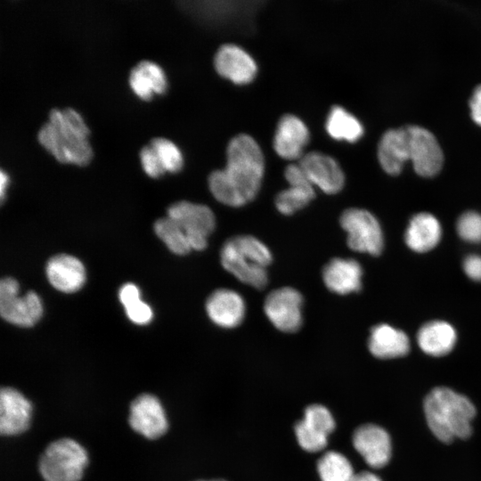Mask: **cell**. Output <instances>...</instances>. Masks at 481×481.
Wrapping results in <instances>:
<instances>
[{
  "mask_svg": "<svg viewBox=\"0 0 481 481\" xmlns=\"http://www.w3.org/2000/svg\"><path fill=\"white\" fill-rule=\"evenodd\" d=\"M196 481H227V480L223 479V478H215V479H200Z\"/></svg>",
  "mask_w": 481,
  "mask_h": 481,
  "instance_id": "obj_38",
  "label": "cell"
},
{
  "mask_svg": "<svg viewBox=\"0 0 481 481\" xmlns=\"http://www.w3.org/2000/svg\"><path fill=\"white\" fill-rule=\"evenodd\" d=\"M353 445L365 462L373 469L386 466L391 458V440L387 432L375 424L358 427L352 437Z\"/></svg>",
  "mask_w": 481,
  "mask_h": 481,
  "instance_id": "obj_13",
  "label": "cell"
},
{
  "mask_svg": "<svg viewBox=\"0 0 481 481\" xmlns=\"http://www.w3.org/2000/svg\"><path fill=\"white\" fill-rule=\"evenodd\" d=\"M352 481H381L380 478L372 472L361 471L356 473Z\"/></svg>",
  "mask_w": 481,
  "mask_h": 481,
  "instance_id": "obj_36",
  "label": "cell"
},
{
  "mask_svg": "<svg viewBox=\"0 0 481 481\" xmlns=\"http://www.w3.org/2000/svg\"><path fill=\"white\" fill-rule=\"evenodd\" d=\"M128 82L135 94L144 101H150L154 94H163L167 89L164 70L148 60L139 61L131 69Z\"/></svg>",
  "mask_w": 481,
  "mask_h": 481,
  "instance_id": "obj_24",
  "label": "cell"
},
{
  "mask_svg": "<svg viewBox=\"0 0 481 481\" xmlns=\"http://www.w3.org/2000/svg\"><path fill=\"white\" fill-rule=\"evenodd\" d=\"M8 182H9L8 175L3 169H1L0 170V196H1L2 201L4 199V193L8 185Z\"/></svg>",
  "mask_w": 481,
  "mask_h": 481,
  "instance_id": "obj_37",
  "label": "cell"
},
{
  "mask_svg": "<svg viewBox=\"0 0 481 481\" xmlns=\"http://www.w3.org/2000/svg\"><path fill=\"white\" fill-rule=\"evenodd\" d=\"M142 167L151 177L158 178L165 174L166 170L155 150L147 144L139 152Z\"/></svg>",
  "mask_w": 481,
  "mask_h": 481,
  "instance_id": "obj_33",
  "label": "cell"
},
{
  "mask_svg": "<svg viewBox=\"0 0 481 481\" xmlns=\"http://www.w3.org/2000/svg\"><path fill=\"white\" fill-rule=\"evenodd\" d=\"M32 405L21 392L12 387L0 390V433L13 436L26 432L29 427Z\"/></svg>",
  "mask_w": 481,
  "mask_h": 481,
  "instance_id": "obj_12",
  "label": "cell"
},
{
  "mask_svg": "<svg viewBox=\"0 0 481 481\" xmlns=\"http://www.w3.org/2000/svg\"><path fill=\"white\" fill-rule=\"evenodd\" d=\"M335 427V420L329 409L314 404L305 409L303 418L294 426V431L303 450L317 452L327 446L329 436Z\"/></svg>",
  "mask_w": 481,
  "mask_h": 481,
  "instance_id": "obj_9",
  "label": "cell"
},
{
  "mask_svg": "<svg viewBox=\"0 0 481 481\" xmlns=\"http://www.w3.org/2000/svg\"><path fill=\"white\" fill-rule=\"evenodd\" d=\"M46 275L55 289L67 293L78 290L86 281L83 264L75 257L66 254L54 256L48 261Z\"/></svg>",
  "mask_w": 481,
  "mask_h": 481,
  "instance_id": "obj_21",
  "label": "cell"
},
{
  "mask_svg": "<svg viewBox=\"0 0 481 481\" xmlns=\"http://www.w3.org/2000/svg\"><path fill=\"white\" fill-rule=\"evenodd\" d=\"M217 73L235 84L249 83L256 76L254 59L241 47L225 44L219 47L214 59Z\"/></svg>",
  "mask_w": 481,
  "mask_h": 481,
  "instance_id": "obj_16",
  "label": "cell"
},
{
  "mask_svg": "<svg viewBox=\"0 0 481 481\" xmlns=\"http://www.w3.org/2000/svg\"><path fill=\"white\" fill-rule=\"evenodd\" d=\"M368 347L371 354L377 358L392 359L408 354L410 340L404 331L381 323L371 330Z\"/></svg>",
  "mask_w": 481,
  "mask_h": 481,
  "instance_id": "obj_23",
  "label": "cell"
},
{
  "mask_svg": "<svg viewBox=\"0 0 481 481\" xmlns=\"http://www.w3.org/2000/svg\"><path fill=\"white\" fill-rule=\"evenodd\" d=\"M87 464L86 449L72 438L61 437L47 444L37 469L44 481H80Z\"/></svg>",
  "mask_w": 481,
  "mask_h": 481,
  "instance_id": "obj_5",
  "label": "cell"
},
{
  "mask_svg": "<svg viewBox=\"0 0 481 481\" xmlns=\"http://www.w3.org/2000/svg\"><path fill=\"white\" fill-rule=\"evenodd\" d=\"M409 135L410 160L415 172L424 177L436 175L444 163L442 149L435 135L424 127L406 126Z\"/></svg>",
  "mask_w": 481,
  "mask_h": 481,
  "instance_id": "obj_11",
  "label": "cell"
},
{
  "mask_svg": "<svg viewBox=\"0 0 481 481\" xmlns=\"http://www.w3.org/2000/svg\"><path fill=\"white\" fill-rule=\"evenodd\" d=\"M119 299L128 318L136 324H146L152 318L151 307L140 299L138 288L132 283L125 284L119 291Z\"/></svg>",
  "mask_w": 481,
  "mask_h": 481,
  "instance_id": "obj_30",
  "label": "cell"
},
{
  "mask_svg": "<svg viewBox=\"0 0 481 481\" xmlns=\"http://www.w3.org/2000/svg\"><path fill=\"white\" fill-rule=\"evenodd\" d=\"M167 216L178 224L185 234L208 237L216 226L215 215L208 206L185 200L172 204L167 209Z\"/></svg>",
  "mask_w": 481,
  "mask_h": 481,
  "instance_id": "obj_20",
  "label": "cell"
},
{
  "mask_svg": "<svg viewBox=\"0 0 481 481\" xmlns=\"http://www.w3.org/2000/svg\"><path fill=\"white\" fill-rule=\"evenodd\" d=\"M456 230L463 240L481 242V215L475 211L463 213L457 221Z\"/></svg>",
  "mask_w": 481,
  "mask_h": 481,
  "instance_id": "obj_32",
  "label": "cell"
},
{
  "mask_svg": "<svg viewBox=\"0 0 481 481\" xmlns=\"http://www.w3.org/2000/svg\"><path fill=\"white\" fill-rule=\"evenodd\" d=\"M49 120L37 132V141L56 160L64 164L86 166L93 158L87 140L90 130L74 109L53 108Z\"/></svg>",
  "mask_w": 481,
  "mask_h": 481,
  "instance_id": "obj_2",
  "label": "cell"
},
{
  "mask_svg": "<svg viewBox=\"0 0 481 481\" xmlns=\"http://www.w3.org/2000/svg\"><path fill=\"white\" fill-rule=\"evenodd\" d=\"M303 297L291 288L282 287L271 291L265 298L264 311L270 322L282 332H295L303 322Z\"/></svg>",
  "mask_w": 481,
  "mask_h": 481,
  "instance_id": "obj_8",
  "label": "cell"
},
{
  "mask_svg": "<svg viewBox=\"0 0 481 481\" xmlns=\"http://www.w3.org/2000/svg\"><path fill=\"white\" fill-rule=\"evenodd\" d=\"M154 230L156 234L175 254L184 255L192 249L185 232L168 216L157 220Z\"/></svg>",
  "mask_w": 481,
  "mask_h": 481,
  "instance_id": "obj_29",
  "label": "cell"
},
{
  "mask_svg": "<svg viewBox=\"0 0 481 481\" xmlns=\"http://www.w3.org/2000/svg\"><path fill=\"white\" fill-rule=\"evenodd\" d=\"M326 130L332 138L347 142H355L363 134L360 121L340 106H333L330 110Z\"/></svg>",
  "mask_w": 481,
  "mask_h": 481,
  "instance_id": "obj_27",
  "label": "cell"
},
{
  "mask_svg": "<svg viewBox=\"0 0 481 481\" xmlns=\"http://www.w3.org/2000/svg\"><path fill=\"white\" fill-rule=\"evenodd\" d=\"M223 267L241 282L263 289L268 281L266 267L272 253L261 240L251 235L228 239L220 251Z\"/></svg>",
  "mask_w": 481,
  "mask_h": 481,
  "instance_id": "obj_4",
  "label": "cell"
},
{
  "mask_svg": "<svg viewBox=\"0 0 481 481\" xmlns=\"http://www.w3.org/2000/svg\"><path fill=\"white\" fill-rule=\"evenodd\" d=\"M265 172L264 155L249 135L234 136L226 150V165L208 176V187L216 200L226 206L241 207L257 194Z\"/></svg>",
  "mask_w": 481,
  "mask_h": 481,
  "instance_id": "obj_1",
  "label": "cell"
},
{
  "mask_svg": "<svg viewBox=\"0 0 481 481\" xmlns=\"http://www.w3.org/2000/svg\"><path fill=\"white\" fill-rule=\"evenodd\" d=\"M298 165L314 186L323 192L335 194L344 186L345 175L338 163L330 156L319 151L301 157Z\"/></svg>",
  "mask_w": 481,
  "mask_h": 481,
  "instance_id": "obj_14",
  "label": "cell"
},
{
  "mask_svg": "<svg viewBox=\"0 0 481 481\" xmlns=\"http://www.w3.org/2000/svg\"><path fill=\"white\" fill-rule=\"evenodd\" d=\"M423 409L431 432L441 442L449 444L471 435L476 409L465 395L449 387H438L427 395Z\"/></svg>",
  "mask_w": 481,
  "mask_h": 481,
  "instance_id": "obj_3",
  "label": "cell"
},
{
  "mask_svg": "<svg viewBox=\"0 0 481 481\" xmlns=\"http://www.w3.org/2000/svg\"><path fill=\"white\" fill-rule=\"evenodd\" d=\"M206 311L216 325L224 329H232L242 322L246 314V304L237 291L219 289L208 298Z\"/></svg>",
  "mask_w": 481,
  "mask_h": 481,
  "instance_id": "obj_17",
  "label": "cell"
},
{
  "mask_svg": "<svg viewBox=\"0 0 481 481\" xmlns=\"http://www.w3.org/2000/svg\"><path fill=\"white\" fill-rule=\"evenodd\" d=\"M457 334L454 328L444 321H432L420 327L417 342L420 349L432 356L449 354L455 346Z\"/></svg>",
  "mask_w": 481,
  "mask_h": 481,
  "instance_id": "obj_26",
  "label": "cell"
},
{
  "mask_svg": "<svg viewBox=\"0 0 481 481\" xmlns=\"http://www.w3.org/2000/svg\"><path fill=\"white\" fill-rule=\"evenodd\" d=\"M322 275L327 289L336 294L357 292L362 287L363 269L354 259L332 258L324 265Z\"/></svg>",
  "mask_w": 481,
  "mask_h": 481,
  "instance_id": "obj_19",
  "label": "cell"
},
{
  "mask_svg": "<svg viewBox=\"0 0 481 481\" xmlns=\"http://www.w3.org/2000/svg\"><path fill=\"white\" fill-rule=\"evenodd\" d=\"M128 424L135 432L149 440L160 438L168 429L163 405L156 395L150 393H142L132 400Z\"/></svg>",
  "mask_w": 481,
  "mask_h": 481,
  "instance_id": "obj_10",
  "label": "cell"
},
{
  "mask_svg": "<svg viewBox=\"0 0 481 481\" xmlns=\"http://www.w3.org/2000/svg\"><path fill=\"white\" fill-rule=\"evenodd\" d=\"M309 140L306 124L297 116L287 114L281 118L273 137L276 153L285 159H301Z\"/></svg>",
  "mask_w": 481,
  "mask_h": 481,
  "instance_id": "obj_18",
  "label": "cell"
},
{
  "mask_svg": "<svg viewBox=\"0 0 481 481\" xmlns=\"http://www.w3.org/2000/svg\"><path fill=\"white\" fill-rule=\"evenodd\" d=\"M19 284L10 277L0 282V314L7 322L23 327L34 325L42 316L43 306L37 293L18 296Z\"/></svg>",
  "mask_w": 481,
  "mask_h": 481,
  "instance_id": "obj_7",
  "label": "cell"
},
{
  "mask_svg": "<svg viewBox=\"0 0 481 481\" xmlns=\"http://www.w3.org/2000/svg\"><path fill=\"white\" fill-rule=\"evenodd\" d=\"M442 237L439 221L430 213H418L413 216L406 228L404 240L413 251L424 253L434 249Z\"/></svg>",
  "mask_w": 481,
  "mask_h": 481,
  "instance_id": "obj_25",
  "label": "cell"
},
{
  "mask_svg": "<svg viewBox=\"0 0 481 481\" xmlns=\"http://www.w3.org/2000/svg\"><path fill=\"white\" fill-rule=\"evenodd\" d=\"M149 144L157 152L166 172L177 173L183 166V159L179 148L164 137H154Z\"/></svg>",
  "mask_w": 481,
  "mask_h": 481,
  "instance_id": "obj_31",
  "label": "cell"
},
{
  "mask_svg": "<svg viewBox=\"0 0 481 481\" xmlns=\"http://www.w3.org/2000/svg\"><path fill=\"white\" fill-rule=\"evenodd\" d=\"M339 223L347 234L346 242L352 250L372 256L381 253L384 246L382 229L371 212L347 208L341 214Z\"/></svg>",
  "mask_w": 481,
  "mask_h": 481,
  "instance_id": "obj_6",
  "label": "cell"
},
{
  "mask_svg": "<svg viewBox=\"0 0 481 481\" xmlns=\"http://www.w3.org/2000/svg\"><path fill=\"white\" fill-rule=\"evenodd\" d=\"M284 175L289 186L277 194L275 207L283 215H292L314 198V186L298 164L289 165Z\"/></svg>",
  "mask_w": 481,
  "mask_h": 481,
  "instance_id": "obj_15",
  "label": "cell"
},
{
  "mask_svg": "<svg viewBox=\"0 0 481 481\" xmlns=\"http://www.w3.org/2000/svg\"><path fill=\"white\" fill-rule=\"evenodd\" d=\"M378 158L382 168L391 175H398L406 160H410L409 135L406 126L387 130L378 146Z\"/></svg>",
  "mask_w": 481,
  "mask_h": 481,
  "instance_id": "obj_22",
  "label": "cell"
},
{
  "mask_svg": "<svg viewBox=\"0 0 481 481\" xmlns=\"http://www.w3.org/2000/svg\"><path fill=\"white\" fill-rule=\"evenodd\" d=\"M463 270L473 281H481V256L469 255L463 260Z\"/></svg>",
  "mask_w": 481,
  "mask_h": 481,
  "instance_id": "obj_34",
  "label": "cell"
},
{
  "mask_svg": "<svg viewBox=\"0 0 481 481\" xmlns=\"http://www.w3.org/2000/svg\"><path fill=\"white\" fill-rule=\"evenodd\" d=\"M469 108L472 119L481 126V85L473 91L469 100Z\"/></svg>",
  "mask_w": 481,
  "mask_h": 481,
  "instance_id": "obj_35",
  "label": "cell"
},
{
  "mask_svg": "<svg viewBox=\"0 0 481 481\" xmlns=\"http://www.w3.org/2000/svg\"><path fill=\"white\" fill-rule=\"evenodd\" d=\"M316 467L322 481H352L355 475L348 459L335 451L325 452Z\"/></svg>",
  "mask_w": 481,
  "mask_h": 481,
  "instance_id": "obj_28",
  "label": "cell"
}]
</instances>
